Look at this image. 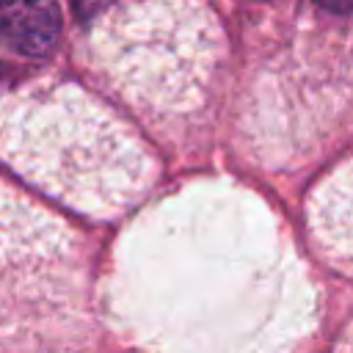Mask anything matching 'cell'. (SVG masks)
Here are the masks:
<instances>
[{
    "label": "cell",
    "mask_w": 353,
    "mask_h": 353,
    "mask_svg": "<svg viewBox=\"0 0 353 353\" xmlns=\"http://www.w3.org/2000/svg\"><path fill=\"white\" fill-rule=\"evenodd\" d=\"M0 160L88 218L121 215L154 182V160L135 130L74 83L0 102Z\"/></svg>",
    "instance_id": "obj_1"
},
{
    "label": "cell",
    "mask_w": 353,
    "mask_h": 353,
    "mask_svg": "<svg viewBox=\"0 0 353 353\" xmlns=\"http://www.w3.org/2000/svg\"><path fill=\"white\" fill-rule=\"evenodd\" d=\"M221 47V28L204 0H124L102 11L91 30L97 69L146 113L196 108Z\"/></svg>",
    "instance_id": "obj_2"
},
{
    "label": "cell",
    "mask_w": 353,
    "mask_h": 353,
    "mask_svg": "<svg viewBox=\"0 0 353 353\" xmlns=\"http://www.w3.org/2000/svg\"><path fill=\"white\" fill-rule=\"evenodd\" d=\"M74 234L44 207L0 185V320L6 309H55L74 292Z\"/></svg>",
    "instance_id": "obj_3"
},
{
    "label": "cell",
    "mask_w": 353,
    "mask_h": 353,
    "mask_svg": "<svg viewBox=\"0 0 353 353\" xmlns=\"http://www.w3.org/2000/svg\"><path fill=\"white\" fill-rule=\"evenodd\" d=\"M306 223L317 248L345 270H353V157L339 163L306 199Z\"/></svg>",
    "instance_id": "obj_4"
},
{
    "label": "cell",
    "mask_w": 353,
    "mask_h": 353,
    "mask_svg": "<svg viewBox=\"0 0 353 353\" xmlns=\"http://www.w3.org/2000/svg\"><path fill=\"white\" fill-rule=\"evenodd\" d=\"M61 36L55 0H0V41L25 58H44Z\"/></svg>",
    "instance_id": "obj_5"
},
{
    "label": "cell",
    "mask_w": 353,
    "mask_h": 353,
    "mask_svg": "<svg viewBox=\"0 0 353 353\" xmlns=\"http://www.w3.org/2000/svg\"><path fill=\"white\" fill-rule=\"evenodd\" d=\"M74 3V11L85 19V17H99L102 11H108L110 6H116L119 0H72Z\"/></svg>",
    "instance_id": "obj_6"
},
{
    "label": "cell",
    "mask_w": 353,
    "mask_h": 353,
    "mask_svg": "<svg viewBox=\"0 0 353 353\" xmlns=\"http://www.w3.org/2000/svg\"><path fill=\"white\" fill-rule=\"evenodd\" d=\"M331 353H353V323L345 328V334L336 339V345H334V350Z\"/></svg>",
    "instance_id": "obj_7"
},
{
    "label": "cell",
    "mask_w": 353,
    "mask_h": 353,
    "mask_svg": "<svg viewBox=\"0 0 353 353\" xmlns=\"http://www.w3.org/2000/svg\"><path fill=\"white\" fill-rule=\"evenodd\" d=\"M323 8L328 11H336V14H345V11H353V0H317Z\"/></svg>",
    "instance_id": "obj_8"
}]
</instances>
